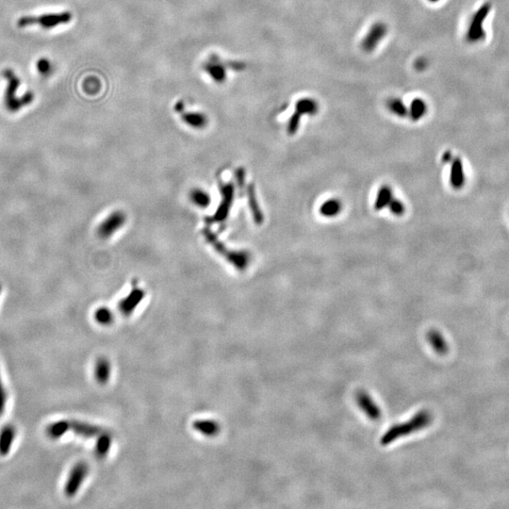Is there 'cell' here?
<instances>
[{
	"label": "cell",
	"mask_w": 509,
	"mask_h": 509,
	"mask_svg": "<svg viewBox=\"0 0 509 509\" xmlns=\"http://www.w3.org/2000/svg\"><path fill=\"white\" fill-rule=\"evenodd\" d=\"M433 422V416L428 410H420L413 417L403 424H395L392 426L381 437V445L387 446L394 442L396 439L405 436L411 435L428 427Z\"/></svg>",
	"instance_id": "cell-1"
},
{
	"label": "cell",
	"mask_w": 509,
	"mask_h": 509,
	"mask_svg": "<svg viewBox=\"0 0 509 509\" xmlns=\"http://www.w3.org/2000/svg\"><path fill=\"white\" fill-rule=\"evenodd\" d=\"M2 75L7 82L4 93V106L6 109L9 112L15 113L21 110L23 108L31 105L34 100V94L32 92H27L21 97L17 96V91L21 84V80L13 70L5 69Z\"/></svg>",
	"instance_id": "cell-2"
},
{
	"label": "cell",
	"mask_w": 509,
	"mask_h": 509,
	"mask_svg": "<svg viewBox=\"0 0 509 509\" xmlns=\"http://www.w3.org/2000/svg\"><path fill=\"white\" fill-rule=\"evenodd\" d=\"M203 236L207 242L212 245L214 250L223 258L233 265L239 271H244L251 261V255L247 251H230L223 245L217 237L208 228L203 229Z\"/></svg>",
	"instance_id": "cell-3"
},
{
	"label": "cell",
	"mask_w": 509,
	"mask_h": 509,
	"mask_svg": "<svg viewBox=\"0 0 509 509\" xmlns=\"http://www.w3.org/2000/svg\"><path fill=\"white\" fill-rule=\"evenodd\" d=\"M72 18L73 14L70 11L45 13L39 16H23L17 20V26L23 29L33 25H39L44 30H52L58 26L70 23Z\"/></svg>",
	"instance_id": "cell-4"
},
{
	"label": "cell",
	"mask_w": 509,
	"mask_h": 509,
	"mask_svg": "<svg viewBox=\"0 0 509 509\" xmlns=\"http://www.w3.org/2000/svg\"><path fill=\"white\" fill-rule=\"evenodd\" d=\"M491 11V3H484L473 15L466 33V40L471 43L482 42L486 38L484 22Z\"/></svg>",
	"instance_id": "cell-5"
},
{
	"label": "cell",
	"mask_w": 509,
	"mask_h": 509,
	"mask_svg": "<svg viewBox=\"0 0 509 509\" xmlns=\"http://www.w3.org/2000/svg\"><path fill=\"white\" fill-rule=\"evenodd\" d=\"M220 191L222 194V202L218 207V210L216 211L215 214L208 219L209 223H219L224 221L227 218L231 206L233 204L235 188L232 183H221Z\"/></svg>",
	"instance_id": "cell-6"
},
{
	"label": "cell",
	"mask_w": 509,
	"mask_h": 509,
	"mask_svg": "<svg viewBox=\"0 0 509 509\" xmlns=\"http://www.w3.org/2000/svg\"><path fill=\"white\" fill-rule=\"evenodd\" d=\"M88 473L89 467L85 462H77L72 468L64 486V493L67 497H74L77 493Z\"/></svg>",
	"instance_id": "cell-7"
},
{
	"label": "cell",
	"mask_w": 509,
	"mask_h": 509,
	"mask_svg": "<svg viewBox=\"0 0 509 509\" xmlns=\"http://www.w3.org/2000/svg\"><path fill=\"white\" fill-rule=\"evenodd\" d=\"M388 34V26L383 22L371 25L370 30L361 42V48L366 53H371Z\"/></svg>",
	"instance_id": "cell-8"
},
{
	"label": "cell",
	"mask_w": 509,
	"mask_h": 509,
	"mask_svg": "<svg viewBox=\"0 0 509 509\" xmlns=\"http://www.w3.org/2000/svg\"><path fill=\"white\" fill-rule=\"evenodd\" d=\"M126 223V215L122 212L109 214L97 227V235L101 239H109Z\"/></svg>",
	"instance_id": "cell-9"
},
{
	"label": "cell",
	"mask_w": 509,
	"mask_h": 509,
	"mask_svg": "<svg viewBox=\"0 0 509 509\" xmlns=\"http://www.w3.org/2000/svg\"><path fill=\"white\" fill-rule=\"evenodd\" d=\"M356 401L361 408V411L365 414L369 420L376 422L381 418V409L371 398L369 393L360 391L356 394Z\"/></svg>",
	"instance_id": "cell-10"
},
{
	"label": "cell",
	"mask_w": 509,
	"mask_h": 509,
	"mask_svg": "<svg viewBox=\"0 0 509 509\" xmlns=\"http://www.w3.org/2000/svg\"><path fill=\"white\" fill-rule=\"evenodd\" d=\"M203 70L209 74L216 83H223L226 79V67L220 57L216 54H212L209 61L203 64Z\"/></svg>",
	"instance_id": "cell-11"
},
{
	"label": "cell",
	"mask_w": 509,
	"mask_h": 509,
	"mask_svg": "<svg viewBox=\"0 0 509 509\" xmlns=\"http://www.w3.org/2000/svg\"><path fill=\"white\" fill-rule=\"evenodd\" d=\"M145 296V292L144 290L138 287H133L129 294L122 299L118 304V309L124 316H130L133 311L140 305V303L144 300Z\"/></svg>",
	"instance_id": "cell-12"
},
{
	"label": "cell",
	"mask_w": 509,
	"mask_h": 509,
	"mask_svg": "<svg viewBox=\"0 0 509 509\" xmlns=\"http://www.w3.org/2000/svg\"><path fill=\"white\" fill-rule=\"evenodd\" d=\"M449 163H451L450 184L455 190H460L464 187L466 182L463 161L460 158L456 157L453 158Z\"/></svg>",
	"instance_id": "cell-13"
},
{
	"label": "cell",
	"mask_w": 509,
	"mask_h": 509,
	"mask_svg": "<svg viewBox=\"0 0 509 509\" xmlns=\"http://www.w3.org/2000/svg\"><path fill=\"white\" fill-rule=\"evenodd\" d=\"M70 430L74 433L76 436H79L85 438H93L100 435L103 430L94 424H87L82 422L77 421H71L69 422Z\"/></svg>",
	"instance_id": "cell-14"
},
{
	"label": "cell",
	"mask_w": 509,
	"mask_h": 509,
	"mask_svg": "<svg viewBox=\"0 0 509 509\" xmlns=\"http://www.w3.org/2000/svg\"><path fill=\"white\" fill-rule=\"evenodd\" d=\"M15 436H16L15 428L11 424H7L1 428V430H0V456H6L10 454Z\"/></svg>",
	"instance_id": "cell-15"
},
{
	"label": "cell",
	"mask_w": 509,
	"mask_h": 509,
	"mask_svg": "<svg viewBox=\"0 0 509 509\" xmlns=\"http://www.w3.org/2000/svg\"><path fill=\"white\" fill-rule=\"evenodd\" d=\"M426 339L430 346L435 351L436 354L444 356L449 352V345L443 335L436 329H432L427 332Z\"/></svg>",
	"instance_id": "cell-16"
},
{
	"label": "cell",
	"mask_w": 509,
	"mask_h": 509,
	"mask_svg": "<svg viewBox=\"0 0 509 509\" xmlns=\"http://www.w3.org/2000/svg\"><path fill=\"white\" fill-rule=\"evenodd\" d=\"M192 427L194 430L201 433L202 435L210 436V437L216 436L220 433V430H221L220 424L215 421H211V420L195 421L192 424Z\"/></svg>",
	"instance_id": "cell-17"
},
{
	"label": "cell",
	"mask_w": 509,
	"mask_h": 509,
	"mask_svg": "<svg viewBox=\"0 0 509 509\" xmlns=\"http://www.w3.org/2000/svg\"><path fill=\"white\" fill-rule=\"evenodd\" d=\"M95 377L98 384L106 385L110 377V363L106 358H99L95 365Z\"/></svg>",
	"instance_id": "cell-18"
},
{
	"label": "cell",
	"mask_w": 509,
	"mask_h": 509,
	"mask_svg": "<svg viewBox=\"0 0 509 509\" xmlns=\"http://www.w3.org/2000/svg\"><path fill=\"white\" fill-rule=\"evenodd\" d=\"M295 111L301 116L303 115H315L319 112L318 102L313 98H302L297 101Z\"/></svg>",
	"instance_id": "cell-19"
},
{
	"label": "cell",
	"mask_w": 509,
	"mask_h": 509,
	"mask_svg": "<svg viewBox=\"0 0 509 509\" xmlns=\"http://www.w3.org/2000/svg\"><path fill=\"white\" fill-rule=\"evenodd\" d=\"M247 194H248V202H249L250 210L252 212L254 223L256 224H261L263 223V215L259 209V205L257 203L254 186L252 184H250L247 188Z\"/></svg>",
	"instance_id": "cell-20"
},
{
	"label": "cell",
	"mask_w": 509,
	"mask_h": 509,
	"mask_svg": "<svg viewBox=\"0 0 509 509\" xmlns=\"http://www.w3.org/2000/svg\"><path fill=\"white\" fill-rule=\"evenodd\" d=\"M182 121L193 128H204L208 125V117L200 112H182Z\"/></svg>",
	"instance_id": "cell-21"
},
{
	"label": "cell",
	"mask_w": 509,
	"mask_h": 509,
	"mask_svg": "<svg viewBox=\"0 0 509 509\" xmlns=\"http://www.w3.org/2000/svg\"><path fill=\"white\" fill-rule=\"evenodd\" d=\"M70 430L68 421H57L49 424L46 428V434L51 439H58L64 436Z\"/></svg>",
	"instance_id": "cell-22"
},
{
	"label": "cell",
	"mask_w": 509,
	"mask_h": 509,
	"mask_svg": "<svg viewBox=\"0 0 509 509\" xmlns=\"http://www.w3.org/2000/svg\"><path fill=\"white\" fill-rule=\"evenodd\" d=\"M427 104L422 98H415L412 100L409 109L408 115L412 121H419L426 114L427 112Z\"/></svg>",
	"instance_id": "cell-23"
},
{
	"label": "cell",
	"mask_w": 509,
	"mask_h": 509,
	"mask_svg": "<svg viewBox=\"0 0 509 509\" xmlns=\"http://www.w3.org/2000/svg\"><path fill=\"white\" fill-rule=\"evenodd\" d=\"M393 200V191L389 186H383L377 192L376 200L374 203V209L381 211L385 207L389 206L390 202Z\"/></svg>",
	"instance_id": "cell-24"
},
{
	"label": "cell",
	"mask_w": 509,
	"mask_h": 509,
	"mask_svg": "<svg viewBox=\"0 0 509 509\" xmlns=\"http://www.w3.org/2000/svg\"><path fill=\"white\" fill-rule=\"evenodd\" d=\"M111 446V436L109 434H107L102 432L100 435L97 436V441L96 444V456L99 457H104L108 455Z\"/></svg>",
	"instance_id": "cell-25"
},
{
	"label": "cell",
	"mask_w": 509,
	"mask_h": 509,
	"mask_svg": "<svg viewBox=\"0 0 509 509\" xmlns=\"http://www.w3.org/2000/svg\"><path fill=\"white\" fill-rule=\"evenodd\" d=\"M341 211V203L337 199H329L322 204L320 213L326 217L337 216Z\"/></svg>",
	"instance_id": "cell-26"
},
{
	"label": "cell",
	"mask_w": 509,
	"mask_h": 509,
	"mask_svg": "<svg viewBox=\"0 0 509 509\" xmlns=\"http://www.w3.org/2000/svg\"><path fill=\"white\" fill-rule=\"evenodd\" d=\"M387 107L389 110L396 116L404 118L408 115V109L404 105L402 99L394 97L388 100Z\"/></svg>",
	"instance_id": "cell-27"
},
{
	"label": "cell",
	"mask_w": 509,
	"mask_h": 509,
	"mask_svg": "<svg viewBox=\"0 0 509 509\" xmlns=\"http://www.w3.org/2000/svg\"><path fill=\"white\" fill-rule=\"evenodd\" d=\"M191 200L195 206L205 209L211 204V196L207 191H203L201 189H194L191 191L190 194Z\"/></svg>",
	"instance_id": "cell-28"
},
{
	"label": "cell",
	"mask_w": 509,
	"mask_h": 509,
	"mask_svg": "<svg viewBox=\"0 0 509 509\" xmlns=\"http://www.w3.org/2000/svg\"><path fill=\"white\" fill-rule=\"evenodd\" d=\"M95 319L96 323L101 326H109L113 322L114 316L112 312L107 308H100L96 309L95 312Z\"/></svg>",
	"instance_id": "cell-29"
},
{
	"label": "cell",
	"mask_w": 509,
	"mask_h": 509,
	"mask_svg": "<svg viewBox=\"0 0 509 509\" xmlns=\"http://www.w3.org/2000/svg\"><path fill=\"white\" fill-rule=\"evenodd\" d=\"M36 69L39 72V74L42 75H48L52 72V64L49 60L45 58H41L36 63Z\"/></svg>",
	"instance_id": "cell-30"
},
{
	"label": "cell",
	"mask_w": 509,
	"mask_h": 509,
	"mask_svg": "<svg viewBox=\"0 0 509 509\" xmlns=\"http://www.w3.org/2000/svg\"><path fill=\"white\" fill-rule=\"evenodd\" d=\"M300 120H301V115L296 111L291 116L289 120V123H288V126H287V131L290 135H294L296 133L299 126H300Z\"/></svg>",
	"instance_id": "cell-31"
},
{
	"label": "cell",
	"mask_w": 509,
	"mask_h": 509,
	"mask_svg": "<svg viewBox=\"0 0 509 509\" xmlns=\"http://www.w3.org/2000/svg\"><path fill=\"white\" fill-rule=\"evenodd\" d=\"M389 208H390V211L396 216H401L404 212V206H403V203L397 199L393 198V200L389 204Z\"/></svg>",
	"instance_id": "cell-32"
},
{
	"label": "cell",
	"mask_w": 509,
	"mask_h": 509,
	"mask_svg": "<svg viewBox=\"0 0 509 509\" xmlns=\"http://www.w3.org/2000/svg\"><path fill=\"white\" fill-rule=\"evenodd\" d=\"M6 403H7V393H6L5 387L3 385L1 375H0V416H2L5 411Z\"/></svg>",
	"instance_id": "cell-33"
},
{
	"label": "cell",
	"mask_w": 509,
	"mask_h": 509,
	"mask_svg": "<svg viewBox=\"0 0 509 509\" xmlns=\"http://www.w3.org/2000/svg\"><path fill=\"white\" fill-rule=\"evenodd\" d=\"M223 64L225 65V67L234 70V71H243L244 69H245L246 65L244 63L242 62H236V61H228V62H223Z\"/></svg>",
	"instance_id": "cell-34"
},
{
	"label": "cell",
	"mask_w": 509,
	"mask_h": 509,
	"mask_svg": "<svg viewBox=\"0 0 509 509\" xmlns=\"http://www.w3.org/2000/svg\"><path fill=\"white\" fill-rule=\"evenodd\" d=\"M427 65H428V62H427V60H426L425 58H420V59H418V60L415 62V64H414L415 68H416L418 71H423V70H424V69L427 67Z\"/></svg>",
	"instance_id": "cell-35"
},
{
	"label": "cell",
	"mask_w": 509,
	"mask_h": 509,
	"mask_svg": "<svg viewBox=\"0 0 509 509\" xmlns=\"http://www.w3.org/2000/svg\"><path fill=\"white\" fill-rule=\"evenodd\" d=\"M237 174V181H238V184L240 187H243L244 186V180H245V173H244V170L243 168H239L236 172Z\"/></svg>",
	"instance_id": "cell-36"
},
{
	"label": "cell",
	"mask_w": 509,
	"mask_h": 509,
	"mask_svg": "<svg viewBox=\"0 0 509 509\" xmlns=\"http://www.w3.org/2000/svg\"><path fill=\"white\" fill-rule=\"evenodd\" d=\"M453 158H454L453 154L450 151H446L445 153L443 154V156H442V161L444 163H449L453 159Z\"/></svg>",
	"instance_id": "cell-37"
},
{
	"label": "cell",
	"mask_w": 509,
	"mask_h": 509,
	"mask_svg": "<svg viewBox=\"0 0 509 509\" xmlns=\"http://www.w3.org/2000/svg\"><path fill=\"white\" fill-rule=\"evenodd\" d=\"M175 109H176V111H178V112H180V113H182V112L184 111V103H183L182 101L178 102V103L176 104V106H175Z\"/></svg>",
	"instance_id": "cell-38"
},
{
	"label": "cell",
	"mask_w": 509,
	"mask_h": 509,
	"mask_svg": "<svg viewBox=\"0 0 509 509\" xmlns=\"http://www.w3.org/2000/svg\"><path fill=\"white\" fill-rule=\"evenodd\" d=\"M428 1H430V2H432V3H436V2H437V1H439V0H428Z\"/></svg>",
	"instance_id": "cell-39"
},
{
	"label": "cell",
	"mask_w": 509,
	"mask_h": 509,
	"mask_svg": "<svg viewBox=\"0 0 509 509\" xmlns=\"http://www.w3.org/2000/svg\"><path fill=\"white\" fill-rule=\"evenodd\" d=\"M1 291H2V285L0 284V294H1Z\"/></svg>",
	"instance_id": "cell-40"
}]
</instances>
